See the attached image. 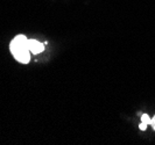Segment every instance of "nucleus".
Returning a JSON list of instances; mask_svg holds the SVG:
<instances>
[{"label": "nucleus", "instance_id": "f257e3e1", "mask_svg": "<svg viewBox=\"0 0 155 145\" xmlns=\"http://www.w3.org/2000/svg\"><path fill=\"white\" fill-rule=\"evenodd\" d=\"M11 52L14 56L16 61L22 64H27L31 61L29 55V46H28V38L25 35H18L13 38V41L9 44Z\"/></svg>", "mask_w": 155, "mask_h": 145}, {"label": "nucleus", "instance_id": "f03ea898", "mask_svg": "<svg viewBox=\"0 0 155 145\" xmlns=\"http://www.w3.org/2000/svg\"><path fill=\"white\" fill-rule=\"evenodd\" d=\"M28 46H29L31 52H33L34 55L41 54L45 50V44H42L36 39H28Z\"/></svg>", "mask_w": 155, "mask_h": 145}, {"label": "nucleus", "instance_id": "39448f33", "mask_svg": "<svg viewBox=\"0 0 155 145\" xmlns=\"http://www.w3.org/2000/svg\"><path fill=\"white\" fill-rule=\"evenodd\" d=\"M150 124H152V127H153V129L155 130V116L152 118V122H150Z\"/></svg>", "mask_w": 155, "mask_h": 145}, {"label": "nucleus", "instance_id": "7ed1b4c3", "mask_svg": "<svg viewBox=\"0 0 155 145\" xmlns=\"http://www.w3.org/2000/svg\"><path fill=\"white\" fill-rule=\"evenodd\" d=\"M141 122H143V123H146V124H150V122H152V120L149 118V116H148L147 114H143V115H141Z\"/></svg>", "mask_w": 155, "mask_h": 145}, {"label": "nucleus", "instance_id": "20e7f679", "mask_svg": "<svg viewBox=\"0 0 155 145\" xmlns=\"http://www.w3.org/2000/svg\"><path fill=\"white\" fill-rule=\"evenodd\" d=\"M139 128L141 130H146V128H147V124H146V123H143V122H141L139 124Z\"/></svg>", "mask_w": 155, "mask_h": 145}]
</instances>
